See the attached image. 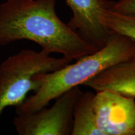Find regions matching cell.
Instances as JSON below:
<instances>
[{
    "mask_svg": "<svg viewBox=\"0 0 135 135\" xmlns=\"http://www.w3.org/2000/svg\"><path fill=\"white\" fill-rule=\"evenodd\" d=\"M72 61L64 56H51L43 50H23L6 58L0 65V118L4 109L19 106L28 93L38 89L37 75L59 70Z\"/></svg>",
    "mask_w": 135,
    "mask_h": 135,
    "instance_id": "3",
    "label": "cell"
},
{
    "mask_svg": "<svg viewBox=\"0 0 135 135\" xmlns=\"http://www.w3.org/2000/svg\"><path fill=\"white\" fill-rule=\"evenodd\" d=\"M135 54V40L113 32L103 48L78 59L61 68L36 76L40 86L35 94L16 107V115L31 113L46 107L53 99L72 88L83 85L108 68Z\"/></svg>",
    "mask_w": 135,
    "mask_h": 135,
    "instance_id": "2",
    "label": "cell"
},
{
    "mask_svg": "<svg viewBox=\"0 0 135 135\" xmlns=\"http://www.w3.org/2000/svg\"><path fill=\"white\" fill-rule=\"evenodd\" d=\"M83 93L78 86L72 88L56 98L51 108L20 114L13 123L19 135H71L76 103Z\"/></svg>",
    "mask_w": 135,
    "mask_h": 135,
    "instance_id": "4",
    "label": "cell"
},
{
    "mask_svg": "<svg viewBox=\"0 0 135 135\" xmlns=\"http://www.w3.org/2000/svg\"><path fill=\"white\" fill-rule=\"evenodd\" d=\"M56 0H7L0 4V46L19 40L78 60L98 50L61 20Z\"/></svg>",
    "mask_w": 135,
    "mask_h": 135,
    "instance_id": "1",
    "label": "cell"
},
{
    "mask_svg": "<svg viewBox=\"0 0 135 135\" xmlns=\"http://www.w3.org/2000/svg\"><path fill=\"white\" fill-rule=\"evenodd\" d=\"M102 21L111 32L135 40V16L120 14L111 9H105L103 13Z\"/></svg>",
    "mask_w": 135,
    "mask_h": 135,
    "instance_id": "9",
    "label": "cell"
},
{
    "mask_svg": "<svg viewBox=\"0 0 135 135\" xmlns=\"http://www.w3.org/2000/svg\"><path fill=\"white\" fill-rule=\"evenodd\" d=\"M93 106L101 135H135V98L100 91L95 93Z\"/></svg>",
    "mask_w": 135,
    "mask_h": 135,
    "instance_id": "5",
    "label": "cell"
},
{
    "mask_svg": "<svg viewBox=\"0 0 135 135\" xmlns=\"http://www.w3.org/2000/svg\"><path fill=\"white\" fill-rule=\"evenodd\" d=\"M94 93H83L76 103L71 135H101L93 106Z\"/></svg>",
    "mask_w": 135,
    "mask_h": 135,
    "instance_id": "8",
    "label": "cell"
},
{
    "mask_svg": "<svg viewBox=\"0 0 135 135\" xmlns=\"http://www.w3.org/2000/svg\"><path fill=\"white\" fill-rule=\"evenodd\" d=\"M120 14L135 16V0H118L114 1L111 9Z\"/></svg>",
    "mask_w": 135,
    "mask_h": 135,
    "instance_id": "10",
    "label": "cell"
},
{
    "mask_svg": "<svg viewBox=\"0 0 135 135\" xmlns=\"http://www.w3.org/2000/svg\"><path fill=\"white\" fill-rule=\"evenodd\" d=\"M96 92L111 91L135 98V54L99 73L83 84Z\"/></svg>",
    "mask_w": 135,
    "mask_h": 135,
    "instance_id": "7",
    "label": "cell"
},
{
    "mask_svg": "<svg viewBox=\"0 0 135 135\" xmlns=\"http://www.w3.org/2000/svg\"><path fill=\"white\" fill-rule=\"evenodd\" d=\"M73 13L68 23L84 40L97 48H103L110 39L111 32L102 21L103 13L111 9L110 0H65Z\"/></svg>",
    "mask_w": 135,
    "mask_h": 135,
    "instance_id": "6",
    "label": "cell"
}]
</instances>
